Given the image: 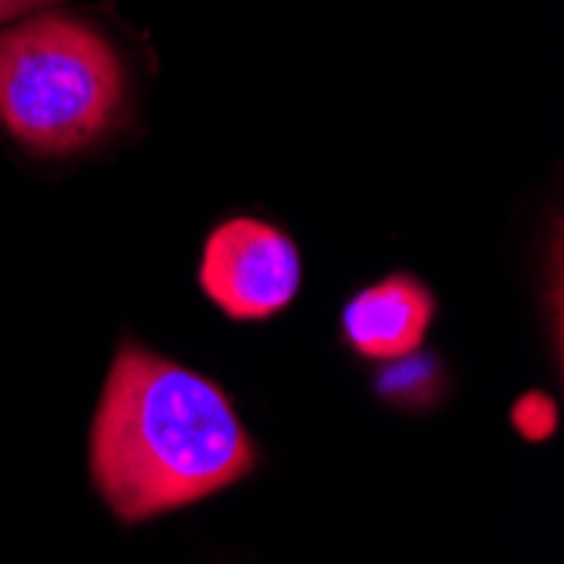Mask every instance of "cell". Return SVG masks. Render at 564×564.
Returning <instances> with one entry per match:
<instances>
[{"label":"cell","mask_w":564,"mask_h":564,"mask_svg":"<svg viewBox=\"0 0 564 564\" xmlns=\"http://www.w3.org/2000/svg\"><path fill=\"white\" fill-rule=\"evenodd\" d=\"M122 65L95 28L41 14L0 34V122L41 156L91 145L122 106Z\"/></svg>","instance_id":"cell-2"},{"label":"cell","mask_w":564,"mask_h":564,"mask_svg":"<svg viewBox=\"0 0 564 564\" xmlns=\"http://www.w3.org/2000/svg\"><path fill=\"white\" fill-rule=\"evenodd\" d=\"M199 288L227 318L268 322L297 297L301 253L284 230L234 217L203 243Z\"/></svg>","instance_id":"cell-3"},{"label":"cell","mask_w":564,"mask_h":564,"mask_svg":"<svg viewBox=\"0 0 564 564\" xmlns=\"http://www.w3.org/2000/svg\"><path fill=\"white\" fill-rule=\"evenodd\" d=\"M554 423H557L554 402L541 392H531L514 405V430L524 433L528 440H547L554 433Z\"/></svg>","instance_id":"cell-5"},{"label":"cell","mask_w":564,"mask_h":564,"mask_svg":"<svg viewBox=\"0 0 564 564\" xmlns=\"http://www.w3.org/2000/svg\"><path fill=\"white\" fill-rule=\"evenodd\" d=\"M436 315V297L433 291L409 278L392 274L366 291H358L341 312V332L345 341L366 358L376 362H389V358L413 355Z\"/></svg>","instance_id":"cell-4"},{"label":"cell","mask_w":564,"mask_h":564,"mask_svg":"<svg viewBox=\"0 0 564 564\" xmlns=\"http://www.w3.org/2000/svg\"><path fill=\"white\" fill-rule=\"evenodd\" d=\"M55 4V0H0V24H8L14 18H24L37 8H47Z\"/></svg>","instance_id":"cell-6"},{"label":"cell","mask_w":564,"mask_h":564,"mask_svg":"<svg viewBox=\"0 0 564 564\" xmlns=\"http://www.w3.org/2000/svg\"><path fill=\"white\" fill-rule=\"evenodd\" d=\"M258 449L220 386L122 345L91 423L88 467L126 524L189 507L243 480Z\"/></svg>","instance_id":"cell-1"}]
</instances>
